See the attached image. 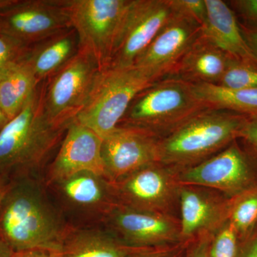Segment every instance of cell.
<instances>
[{
  "label": "cell",
  "instance_id": "f35d334b",
  "mask_svg": "<svg viewBox=\"0 0 257 257\" xmlns=\"http://www.w3.org/2000/svg\"><path fill=\"white\" fill-rule=\"evenodd\" d=\"M11 2L12 0H0V12H1L2 10L5 8L7 5H9Z\"/></svg>",
  "mask_w": 257,
  "mask_h": 257
},
{
  "label": "cell",
  "instance_id": "ac0fdd59",
  "mask_svg": "<svg viewBox=\"0 0 257 257\" xmlns=\"http://www.w3.org/2000/svg\"><path fill=\"white\" fill-rule=\"evenodd\" d=\"M232 58L202 34L166 77L192 84H217Z\"/></svg>",
  "mask_w": 257,
  "mask_h": 257
},
{
  "label": "cell",
  "instance_id": "d6a6232c",
  "mask_svg": "<svg viewBox=\"0 0 257 257\" xmlns=\"http://www.w3.org/2000/svg\"><path fill=\"white\" fill-rule=\"evenodd\" d=\"M175 249L166 247L143 248L130 257H176Z\"/></svg>",
  "mask_w": 257,
  "mask_h": 257
},
{
  "label": "cell",
  "instance_id": "ab89813d",
  "mask_svg": "<svg viewBox=\"0 0 257 257\" xmlns=\"http://www.w3.org/2000/svg\"><path fill=\"white\" fill-rule=\"evenodd\" d=\"M49 257H61L60 253H51Z\"/></svg>",
  "mask_w": 257,
  "mask_h": 257
},
{
  "label": "cell",
  "instance_id": "d4e9b609",
  "mask_svg": "<svg viewBox=\"0 0 257 257\" xmlns=\"http://www.w3.org/2000/svg\"><path fill=\"white\" fill-rule=\"evenodd\" d=\"M216 85L231 90L257 88V64L231 59Z\"/></svg>",
  "mask_w": 257,
  "mask_h": 257
},
{
  "label": "cell",
  "instance_id": "2e32d148",
  "mask_svg": "<svg viewBox=\"0 0 257 257\" xmlns=\"http://www.w3.org/2000/svg\"><path fill=\"white\" fill-rule=\"evenodd\" d=\"M100 137L74 120L64 134L57 155L47 167L44 183L48 186L82 172L105 177Z\"/></svg>",
  "mask_w": 257,
  "mask_h": 257
},
{
  "label": "cell",
  "instance_id": "7c38bea8",
  "mask_svg": "<svg viewBox=\"0 0 257 257\" xmlns=\"http://www.w3.org/2000/svg\"><path fill=\"white\" fill-rule=\"evenodd\" d=\"M101 225L132 247L160 248L183 243L179 221L169 214L116 204Z\"/></svg>",
  "mask_w": 257,
  "mask_h": 257
},
{
  "label": "cell",
  "instance_id": "603a6c76",
  "mask_svg": "<svg viewBox=\"0 0 257 257\" xmlns=\"http://www.w3.org/2000/svg\"><path fill=\"white\" fill-rule=\"evenodd\" d=\"M198 96L209 107L246 116L257 114V88L231 90L216 84H193Z\"/></svg>",
  "mask_w": 257,
  "mask_h": 257
},
{
  "label": "cell",
  "instance_id": "8992f818",
  "mask_svg": "<svg viewBox=\"0 0 257 257\" xmlns=\"http://www.w3.org/2000/svg\"><path fill=\"white\" fill-rule=\"evenodd\" d=\"M131 0H64L79 51L99 70L110 66L116 39Z\"/></svg>",
  "mask_w": 257,
  "mask_h": 257
},
{
  "label": "cell",
  "instance_id": "ba28073f",
  "mask_svg": "<svg viewBox=\"0 0 257 257\" xmlns=\"http://www.w3.org/2000/svg\"><path fill=\"white\" fill-rule=\"evenodd\" d=\"M46 187L64 217L72 219L69 224H101L117 204L111 182L93 172H79Z\"/></svg>",
  "mask_w": 257,
  "mask_h": 257
},
{
  "label": "cell",
  "instance_id": "8fae6325",
  "mask_svg": "<svg viewBox=\"0 0 257 257\" xmlns=\"http://www.w3.org/2000/svg\"><path fill=\"white\" fill-rule=\"evenodd\" d=\"M170 0H131L110 66L130 67L175 15Z\"/></svg>",
  "mask_w": 257,
  "mask_h": 257
},
{
  "label": "cell",
  "instance_id": "d590c367",
  "mask_svg": "<svg viewBox=\"0 0 257 257\" xmlns=\"http://www.w3.org/2000/svg\"><path fill=\"white\" fill-rule=\"evenodd\" d=\"M12 184V178L9 176L0 174V207L8 194Z\"/></svg>",
  "mask_w": 257,
  "mask_h": 257
},
{
  "label": "cell",
  "instance_id": "f546056e",
  "mask_svg": "<svg viewBox=\"0 0 257 257\" xmlns=\"http://www.w3.org/2000/svg\"><path fill=\"white\" fill-rule=\"evenodd\" d=\"M214 234H204L193 240L194 241L187 251L186 257H208L209 246Z\"/></svg>",
  "mask_w": 257,
  "mask_h": 257
},
{
  "label": "cell",
  "instance_id": "4316f807",
  "mask_svg": "<svg viewBox=\"0 0 257 257\" xmlns=\"http://www.w3.org/2000/svg\"><path fill=\"white\" fill-rule=\"evenodd\" d=\"M29 46L18 39L0 32V69L18 62Z\"/></svg>",
  "mask_w": 257,
  "mask_h": 257
},
{
  "label": "cell",
  "instance_id": "4dcf8cb0",
  "mask_svg": "<svg viewBox=\"0 0 257 257\" xmlns=\"http://www.w3.org/2000/svg\"><path fill=\"white\" fill-rule=\"evenodd\" d=\"M239 138L244 140L257 151V114L247 116L246 122L240 132Z\"/></svg>",
  "mask_w": 257,
  "mask_h": 257
},
{
  "label": "cell",
  "instance_id": "44dd1931",
  "mask_svg": "<svg viewBox=\"0 0 257 257\" xmlns=\"http://www.w3.org/2000/svg\"><path fill=\"white\" fill-rule=\"evenodd\" d=\"M207 17L203 36L236 60L257 64L234 11L221 0H205Z\"/></svg>",
  "mask_w": 257,
  "mask_h": 257
},
{
  "label": "cell",
  "instance_id": "d6986e66",
  "mask_svg": "<svg viewBox=\"0 0 257 257\" xmlns=\"http://www.w3.org/2000/svg\"><path fill=\"white\" fill-rule=\"evenodd\" d=\"M143 248L132 247L103 225L69 224L61 257H130Z\"/></svg>",
  "mask_w": 257,
  "mask_h": 257
},
{
  "label": "cell",
  "instance_id": "836d02e7",
  "mask_svg": "<svg viewBox=\"0 0 257 257\" xmlns=\"http://www.w3.org/2000/svg\"><path fill=\"white\" fill-rule=\"evenodd\" d=\"M240 27L243 36L257 61V30L246 28L245 26Z\"/></svg>",
  "mask_w": 257,
  "mask_h": 257
},
{
  "label": "cell",
  "instance_id": "5b68a950",
  "mask_svg": "<svg viewBox=\"0 0 257 257\" xmlns=\"http://www.w3.org/2000/svg\"><path fill=\"white\" fill-rule=\"evenodd\" d=\"M153 82L135 66L101 69L76 120L103 140L119 125L137 95Z\"/></svg>",
  "mask_w": 257,
  "mask_h": 257
},
{
  "label": "cell",
  "instance_id": "484cf974",
  "mask_svg": "<svg viewBox=\"0 0 257 257\" xmlns=\"http://www.w3.org/2000/svg\"><path fill=\"white\" fill-rule=\"evenodd\" d=\"M239 244V235L227 220L213 234L208 257H237Z\"/></svg>",
  "mask_w": 257,
  "mask_h": 257
},
{
  "label": "cell",
  "instance_id": "cb8c5ba5",
  "mask_svg": "<svg viewBox=\"0 0 257 257\" xmlns=\"http://www.w3.org/2000/svg\"><path fill=\"white\" fill-rule=\"evenodd\" d=\"M228 220L234 226L240 240L254 232L257 226V185L237 197L230 199Z\"/></svg>",
  "mask_w": 257,
  "mask_h": 257
},
{
  "label": "cell",
  "instance_id": "83f0119b",
  "mask_svg": "<svg viewBox=\"0 0 257 257\" xmlns=\"http://www.w3.org/2000/svg\"><path fill=\"white\" fill-rule=\"evenodd\" d=\"M175 13L188 17L204 26L207 21V10L205 0H170Z\"/></svg>",
  "mask_w": 257,
  "mask_h": 257
},
{
  "label": "cell",
  "instance_id": "4fadbf2b",
  "mask_svg": "<svg viewBox=\"0 0 257 257\" xmlns=\"http://www.w3.org/2000/svg\"><path fill=\"white\" fill-rule=\"evenodd\" d=\"M69 28L64 0H12L0 12V32L28 45Z\"/></svg>",
  "mask_w": 257,
  "mask_h": 257
},
{
  "label": "cell",
  "instance_id": "52a82bcc",
  "mask_svg": "<svg viewBox=\"0 0 257 257\" xmlns=\"http://www.w3.org/2000/svg\"><path fill=\"white\" fill-rule=\"evenodd\" d=\"M99 69L89 56L79 51L44 82V109L59 127L67 128L82 110Z\"/></svg>",
  "mask_w": 257,
  "mask_h": 257
},
{
  "label": "cell",
  "instance_id": "e0dca14e",
  "mask_svg": "<svg viewBox=\"0 0 257 257\" xmlns=\"http://www.w3.org/2000/svg\"><path fill=\"white\" fill-rule=\"evenodd\" d=\"M229 201L206 188L181 184L178 202L182 242L215 233L228 220Z\"/></svg>",
  "mask_w": 257,
  "mask_h": 257
},
{
  "label": "cell",
  "instance_id": "7402d4cb",
  "mask_svg": "<svg viewBox=\"0 0 257 257\" xmlns=\"http://www.w3.org/2000/svg\"><path fill=\"white\" fill-rule=\"evenodd\" d=\"M40 83L23 62H13L0 69V99L10 120L22 111Z\"/></svg>",
  "mask_w": 257,
  "mask_h": 257
},
{
  "label": "cell",
  "instance_id": "e575fe53",
  "mask_svg": "<svg viewBox=\"0 0 257 257\" xmlns=\"http://www.w3.org/2000/svg\"><path fill=\"white\" fill-rule=\"evenodd\" d=\"M50 252L42 249H30L13 251L12 257H49Z\"/></svg>",
  "mask_w": 257,
  "mask_h": 257
},
{
  "label": "cell",
  "instance_id": "ffe728a7",
  "mask_svg": "<svg viewBox=\"0 0 257 257\" xmlns=\"http://www.w3.org/2000/svg\"><path fill=\"white\" fill-rule=\"evenodd\" d=\"M79 49L77 33L69 28L30 45L19 61L31 69L40 84L73 58Z\"/></svg>",
  "mask_w": 257,
  "mask_h": 257
},
{
  "label": "cell",
  "instance_id": "30bf717a",
  "mask_svg": "<svg viewBox=\"0 0 257 257\" xmlns=\"http://www.w3.org/2000/svg\"><path fill=\"white\" fill-rule=\"evenodd\" d=\"M252 164L234 141L214 156L178 170L179 183L218 191L232 199L256 185Z\"/></svg>",
  "mask_w": 257,
  "mask_h": 257
},
{
  "label": "cell",
  "instance_id": "1f68e13d",
  "mask_svg": "<svg viewBox=\"0 0 257 257\" xmlns=\"http://www.w3.org/2000/svg\"><path fill=\"white\" fill-rule=\"evenodd\" d=\"M237 257H257V231L241 240Z\"/></svg>",
  "mask_w": 257,
  "mask_h": 257
},
{
  "label": "cell",
  "instance_id": "6da1fadb",
  "mask_svg": "<svg viewBox=\"0 0 257 257\" xmlns=\"http://www.w3.org/2000/svg\"><path fill=\"white\" fill-rule=\"evenodd\" d=\"M69 223L35 176L13 177L0 207V240L13 251L60 253Z\"/></svg>",
  "mask_w": 257,
  "mask_h": 257
},
{
  "label": "cell",
  "instance_id": "74e56055",
  "mask_svg": "<svg viewBox=\"0 0 257 257\" xmlns=\"http://www.w3.org/2000/svg\"><path fill=\"white\" fill-rule=\"evenodd\" d=\"M10 121L9 118L7 116L6 113H5L4 109H3L1 99H0V132L8 124Z\"/></svg>",
  "mask_w": 257,
  "mask_h": 257
},
{
  "label": "cell",
  "instance_id": "f1b7e54d",
  "mask_svg": "<svg viewBox=\"0 0 257 257\" xmlns=\"http://www.w3.org/2000/svg\"><path fill=\"white\" fill-rule=\"evenodd\" d=\"M230 4L246 23L245 27L257 30V0H235Z\"/></svg>",
  "mask_w": 257,
  "mask_h": 257
},
{
  "label": "cell",
  "instance_id": "8d00e7d4",
  "mask_svg": "<svg viewBox=\"0 0 257 257\" xmlns=\"http://www.w3.org/2000/svg\"><path fill=\"white\" fill-rule=\"evenodd\" d=\"M13 251L4 241L0 240V257H12Z\"/></svg>",
  "mask_w": 257,
  "mask_h": 257
},
{
  "label": "cell",
  "instance_id": "9a60e30c",
  "mask_svg": "<svg viewBox=\"0 0 257 257\" xmlns=\"http://www.w3.org/2000/svg\"><path fill=\"white\" fill-rule=\"evenodd\" d=\"M104 176L114 182L159 162V139L143 130L119 125L102 140Z\"/></svg>",
  "mask_w": 257,
  "mask_h": 257
},
{
  "label": "cell",
  "instance_id": "9c48e42d",
  "mask_svg": "<svg viewBox=\"0 0 257 257\" xmlns=\"http://www.w3.org/2000/svg\"><path fill=\"white\" fill-rule=\"evenodd\" d=\"M177 172L160 162L141 167L110 182L115 200L132 209L170 214L181 186Z\"/></svg>",
  "mask_w": 257,
  "mask_h": 257
},
{
  "label": "cell",
  "instance_id": "277c9868",
  "mask_svg": "<svg viewBox=\"0 0 257 257\" xmlns=\"http://www.w3.org/2000/svg\"><path fill=\"white\" fill-rule=\"evenodd\" d=\"M208 107L193 84L165 77L137 95L119 125L145 130L160 140Z\"/></svg>",
  "mask_w": 257,
  "mask_h": 257
},
{
  "label": "cell",
  "instance_id": "3957f363",
  "mask_svg": "<svg viewBox=\"0 0 257 257\" xmlns=\"http://www.w3.org/2000/svg\"><path fill=\"white\" fill-rule=\"evenodd\" d=\"M246 118L208 107L159 140V162L177 170L197 165L239 138Z\"/></svg>",
  "mask_w": 257,
  "mask_h": 257
},
{
  "label": "cell",
  "instance_id": "5bb4252c",
  "mask_svg": "<svg viewBox=\"0 0 257 257\" xmlns=\"http://www.w3.org/2000/svg\"><path fill=\"white\" fill-rule=\"evenodd\" d=\"M202 34L197 22L175 13L133 66L155 82L164 78Z\"/></svg>",
  "mask_w": 257,
  "mask_h": 257
},
{
  "label": "cell",
  "instance_id": "7a4b0ae2",
  "mask_svg": "<svg viewBox=\"0 0 257 257\" xmlns=\"http://www.w3.org/2000/svg\"><path fill=\"white\" fill-rule=\"evenodd\" d=\"M44 82L22 111L0 132V174L35 176L62 143L67 128L59 127L44 109Z\"/></svg>",
  "mask_w": 257,
  "mask_h": 257
}]
</instances>
